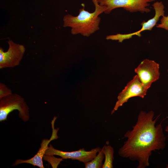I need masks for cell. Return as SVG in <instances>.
Wrapping results in <instances>:
<instances>
[{
  "label": "cell",
  "instance_id": "obj_9",
  "mask_svg": "<svg viewBox=\"0 0 168 168\" xmlns=\"http://www.w3.org/2000/svg\"><path fill=\"white\" fill-rule=\"evenodd\" d=\"M101 148L97 147L90 151H86L84 148L72 152H65L54 148L50 144L47 149L45 155L53 156L57 155L63 159H71L77 160L84 163L91 160L101 150Z\"/></svg>",
  "mask_w": 168,
  "mask_h": 168
},
{
  "label": "cell",
  "instance_id": "obj_4",
  "mask_svg": "<svg viewBox=\"0 0 168 168\" xmlns=\"http://www.w3.org/2000/svg\"><path fill=\"white\" fill-rule=\"evenodd\" d=\"M99 3L105 6L107 10L105 13L110 14L112 10L122 7L130 12H139L148 13L151 10L147 8L149 2L155 0H97Z\"/></svg>",
  "mask_w": 168,
  "mask_h": 168
},
{
  "label": "cell",
  "instance_id": "obj_10",
  "mask_svg": "<svg viewBox=\"0 0 168 168\" xmlns=\"http://www.w3.org/2000/svg\"><path fill=\"white\" fill-rule=\"evenodd\" d=\"M57 117H54L51 122L52 129V133L50 138L43 139L40 144V147L36 154L32 157L26 160L21 159H16L12 166H15L21 164L26 163L36 166L40 168H44L42 159L45 154L47 149L50 142L52 140L57 139L58 137L57 133L59 128H54V123Z\"/></svg>",
  "mask_w": 168,
  "mask_h": 168
},
{
  "label": "cell",
  "instance_id": "obj_5",
  "mask_svg": "<svg viewBox=\"0 0 168 168\" xmlns=\"http://www.w3.org/2000/svg\"><path fill=\"white\" fill-rule=\"evenodd\" d=\"M9 47L6 52L0 47V68H12L19 65L26 51L25 46L9 39Z\"/></svg>",
  "mask_w": 168,
  "mask_h": 168
},
{
  "label": "cell",
  "instance_id": "obj_17",
  "mask_svg": "<svg viewBox=\"0 0 168 168\" xmlns=\"http://www.w3.org/2000/svg\"></svg>",
  "mask_w": 168,
  "mask_h": 168
},
{
  "label": "cell",
  "instance_id": "obj_16",
  "mask_svg": "<svg viewBox=\"0 0 168 168\" xmlns=\"http://www.w3.org/2000/svg\"><path fill=\"white\" fill-rule=\"evenodd\" d=\"M166 168H168V164H167L166 165Z\"/></svg>",
  "mask_w": 168,
  "mask_h": 168
},
{
  "label": "cell",
  "instance_id": "obj_8",
  "mask_svg": "<svg viewBox=\"0 0 168 168\" xmlns=\"http://www.w3.org/2000/svg\"><path fill=\"white\" fill-rule=\"evenodd\" d=\"M159 64L155 61L146 59L135 69L141 82L148 89L152 84L159 79Z\"/></svg>",
  "mask_w": 168,
  "mask_h": 168
},
{
  "label": "cell",
  "instance_id": "obj_15",
  "mask_svg": "<svg viewBox=\"0 0 168 168\" xmlns=\"http://www.w3.org/2000/svg\"><path fill=\"white\" fill-rule=\"evenodd\" d=\"M165 131L168 133L167 138L168 139V125L166 126V128Z\"/></svg>",
  "mask_w": 168,
  "mask_h": 168
},
{
  "label": "cell",
  "instance_id": "obj_14",
  "mask_svg": "<svg viewBox=\"0 0 168 168\" xmlns=\"http://www.w3.org/2000/svg\"><path fill=\"white\" fill-rule=\"evenodd\" d=\"M156 27L158 28L164 29L168 31V15L162 16L161 20L160 23L156 26Z\"/></svg>",
  "mask_w": 168,
  "mask_h": 168
},
{
  "label": "cell",
  "instance_id": "obj_13",
  "mask_svg": "<svg viewBox=\"0 0 168 168\" xmlns=\"http://www.w3.org/2000/svg\"><path fill=\"white\" fill-rule=\"evenodd\" d=\"M12 94V90L6 85L2 82L0 83V99Z\"/></svg>",
  "mask_w": 168,
  "mask_h": 168
},
{
  "label": "cell",
  "instance_id": "obj_11",
  "mask_svg": "<svg viewBox=\"0 0 168 168\" xmlns=\"http://www.w3.org/2000/svg\"><path fill=\"white\" fill-rule=\"evenodd\" d=\"M105 157V161L102 168H113L114 159V149L109 144H105L102 148Z\"/></svg>",
  "mask_w": 168,
  "mask_h": 168
},
{
  "label": "cell",
  "instance_id": "obj_2",
  "mask_svg": "<svg viewBox=\"0 0 168 168\" xmlns=\"http://www.w3.org/2000/svg\"><path fill=\"white\" fill-rule=\"evenodd\" d=\"M95 7L94 11L90 12L84 6L79 10V14L73 16L67 14L63 18V26L69 27L73 35L80 34L89 37L99 29L101 19L99 15L105 12L107 7L100 4L97 0H92Z\"/></svg>",
  "mask_w": 168,
  "mask_h": 168
},
{
  "label": "cell",
  "instance_id": "obj_6",
  "mask_svg": "<svg viewBox=\"0 0 168 168\" xmlns=\"http://www.w3.org/2000/svg\"><path fill=\"white\" fill-rule=\"evenodd\" d=\"M155 10V13L152 18L147 21H143L141 24L142 28L139 30L132 33L127 34H117L107 35L106 39L107 40H118L119 42H122L124 40L132 38V36L136 35L141 37V33L145 30H151L152 28L156 24L160 17L165 16L164 6L161 1L156 2L152 5Z\"/></svg>",
  "mask_w": 168,
  "mask_h": 168
},
{
  "label": "cell",
  "instance_id": "obj_12",
  "mask_svg": "<svg viewBox=\"0 0 168 168\" xmlns=\"http://www.w3.org/2000/svg\"><path fill=\"white\" fill-rule=\"evenodd\" d=\"M105 158L102 149L98 153L97 155L91 160L84 163L86 168H102L103 161Z\"/></svg>",
  "mask_w": 168,
  "mask_h": 168
},
{
  "label": "cell",
  "instance_id": "obj_1",
  "mask_svg": "<svg viewBox=\"0 0 168 168\" xmlns=\"http://www.w3.org/2000/svg\"><path fill=\"white\" fill-rule=\"evenodd\" d=\"M154 115L152 110L141 111L133 129L124 134V137L127 139L118 151L120 156L137 161V168L148 166L152 152L163 149L166 147V138L161 122L155 125L160 115L155 119Z\"/></svg>",
  "mask_w": 168,
  "mask_h": 168
},
{
  "label": "cell",
  "instance_id": "obj_7",
  "mask_svg": "<svg viewBox=\"0 0 168 168\" xmlns=\"http://www.w3.org/2000/svg\"><path fill=\"white\" fill-rule=\"evenodd\" d=\"M148 89L141 82L138 75L135 76L119 94L118 100L111 112V114H113L119 107L131 97L139 96L143 98L146 95Z\"/></svg>",
  "mask_w": 168,
  "mask_h": 168
},
{
  "label": "cell",
  "instance_id": "obj_3",
  "mask_svg": "<svg viewBox=\"0 0 168 168\" xmlns=\"http://www.w3.org/2000/svg\"><path fill=\"white\" fill-rule=\"evenodd\" d=\"M15 110H18L19 116L23 121L29 120V109L24 99L18 94L12 93L0 99V121L6 120L8 115Z\"/></svg>",
  "mask_w": 168,
  "mask_h": 168
}]
</instances>
